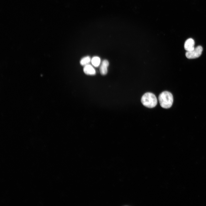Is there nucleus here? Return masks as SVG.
<instances>
[{
	"label": "nucleus",
	"mask_w": 206,
	"mask_h": 206,
	"mask_svg": "<svg viewBox=\"0 0 206 206\" xmlns=\"http://www.w3.org/2000/svg\"><path fill=\"white\" fill-rule=\"evenodd\" d=\"M158 99L161 106L165 108H170L173 102V99L172 94L167 91L161 92L159 96Z\"/></svg>",
	"instance_id": "1"
},
{
	"label": "nucleus",
	"mask_w": 206,
	"mask_h": 206,
	"mask_svg": "<svg viewBox=\"0 0 206 206\" xmlns=\"http://www.w3.org/2000/svg\"><path fill=\"white\" fill-rule=\"evenodd\" d=\"M141 102L142 104L148 108L155 107L157 103V98L154 94L151 92H146L142 96Z\"/></svg>",
	"instance_id": "2"
},
{
	"label": "nucleus",
	"mask_w": 206,
	"mask_h": 206,
	"mask_svg": "<svg viewBox=\"0 0 206 206\" xmlns=\"http://www.w3.org/2000/svg\"><path fill=\"white\" fill-rule=\"evenodd\" d=\"M203 51V48L201 46H198L193 50L187 51L185 55L188 59H194L199 57L201 55Z\"/></svg>",
	"instance_id": "3"
},
{
	"label": "nucleus",
	"mask_w": 206,
	"mask_h": 206,
	"mask_svg": "<svg viewBox=\"0 0 206 206\" xmlns=\"http://www.w3.org/2000/svg\"><path fill=\"white\" fill-rule=\"evenodd\" d=\"M195 41L192 38L187 39L185 41L184 47L185 49L187 51L193 50L194 48Z\"/></svg>",
	"instance_id": "4"
},
{
	"label": "nucleus",
	"mask_w": 206,
	"mask_h": 206,
	"mask_svg": "<svg viewBox=\"0 0 206 206\" xmlns=\"http://www.w3.org/2000/svg\"><path fill=\"white\" fill-rule=\"evenodd\" d=\"M109 63L106 60H104L102 62L100 67V70L101 74L103 75H106L107 73V68Z\"/></svg>",
	"instance_id": "5"
},
{
	"label": "nucleus",
	"mask_w": 206,
	"mask_h": 206,
	"mask_svg": "<svg viewBox=\"0 0 206 206\" xmlns=\"http://www.w3.org/2000/svg\"><path fill=\"white\" fill-rule=\"evenodd\" d=\"M83 71L84 73L89 75H94L96 74V71L94 68L90 65L88 64L84 66Z\"/></svg>",
	"instance_id": "6"
},
{
	"label": "nucleus",
	"mask_w": 206,
	"mask_h": 206,
	"mask_svg": "<svg viewBox=\"0 0 206 206\" xmlns=\"http://www.w3.org/2000/svg\"><path fill=\"white\" fill-rule=\"evenodd\" d=\"M91 61V58L89 56H87L82 58L81 60L80 63L82 66H85L88 64Z\"/></svg>",
	"instance_id": "7"
},
{
	"label": "nucleus",
	"mask_w": 206,
	"mask_h": 206,
	"mask_svg": "<svg viewBox=\"0 0 206 206\" xmlns=\"http://www.w3.org/2000/svg\"><path fill=\"white\" fill-rule=\"evenodd\" d=\"M91 62L92 64L95 67L99 66L100 63V59L99 57L94 56L92 59Z\"/></svg>",
	"instance_id": "8"
}]
</instances>
